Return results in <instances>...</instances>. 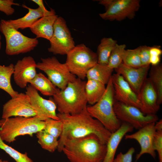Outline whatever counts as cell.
Returning <instances> with one entry per match:
<instances>
[{
    "label": "cell",
    "mask_w": 162,
    "mask_h": 162,
    "mask_svg": "<svg viewBox=\"0 0 162 162\" xmlns=\"http://www.w3.org/2000/svg\"><path fill=\"white\" fill-rule=\"evenodd\" d=\"M57 116L63 124L62 131L58 140L57 149L59 152H62L63 144L67 140L94 134L103 143L106 144L111 134L99 121L90 116L86 107L77 114L58 113Z\"/></svg>",
    "instance_id": "6da1fadb"
},
{
    "label": "cell",
    "mask_w": 162,
    "mask_h": 162,
    "mask_svg": "<svg viewBox=\"0 0 162 162\" xmlns=\"http://www.w3.org/2000/svg\"><path fill=\"white\" fill-rule=\"evenodd\" d=\"M70 162H102L106 145L95 135L66 140L62 149Z\"/></svg>",
    "instance_id": "7a4b0ae2"
},
{
    "label": "cell",
    "mask_w": 162,
    "mask_h": 162,
    "mask_svg": "<svg viewBox=\"0 0 162 162\" xmlns=\"http://www.w3.org/2000/svg\"><path fill=\"white\" fill-rule=\"evenodd\" d=\"M86 81L76 78L63 90L58 89L51 98L61 114L79 113L86 107L88 103L85 87Z\"/></svg>",
    "instance_id": "3957f363"
},
{
    "label": "cell",
    "mask_w": 162,
    "mask_h": 162,
    "mask_svg": "<svg viewBox=\"0 0 162 162\" xmlns=\"http://www.w3.org/2000/svg\"><path fill=\"white\" fill-rule=\"evenodd\" d=\"M44 121L36 116H16L0 120V136L4 142L10 143L20 136H33L34 134L43 130Z\"/></svg>",
    "instance_id": "277c9868"
},
{
    "label": "cell",
    "mask_w": 162,
    "mask_h": 162,
    "mask_svg": "<svg viewBox=\"0 0 162 162\" xmlns=\"http://www.w3.org/2000/svg\"><path fill=\"white\" fill-rule=\"evenodd\" d=\"M115 100L111 77L107 84L104 94L99 100L95 104L86 107L90 116L99 121L111 133L116 130L122 124L114 111Z\"/></svg>",
    "instance_id": "5b68a950"
},
{
    "label": "cell",
    "mask_w": 162,
    "mask_h": 162,
    "mask_svg": "<svg viewBox=\"0 0 162 162\" xmlns=\"http://www.w3.org/2000/svg\"><path fill=\"white\" fill-rule=\"evenodd\" d=\"M66 55L65 63L70 72L82 80L88 70L98 63L97 53L84 44L75 46Z\"/></svg>",
    "instance_id": "8992f818"
},
{
    "label": "cell",
    "mask_w": 162,
    "mask_h": 162,
    "mask_svg": "<svg viewBox=\"0 0 162 162\" xmlns=\"http://www.w3.org/2000/svg\"><path fill=\"white\" fill-rule=\"evenodd\" d=\"M0 31L5 37V52L9 56L30 52L33 50L38 44L37 38H30L24 35L10 25L7 20H1Z\"/></svg>",
    "instance_id": "52a82bcc"
},
{
    "label": "cell",
    "mask_w": 162,
    "mask_h": 162,
    "mask_svg": "<svg viewBox=\"0 0 162 162\" xmlns=\"http://www.w3.org/2000/svg\"><path fill=\"white\" fill-rule=\"evenodd\" d=\"M40 60V62L37 63V68L45 73L58 89H64L69 83L76 79V76L70 72L66 64L61 63L55 56L41 58Z\"/></svg>",
    "instance_id": "ba28073f"
},
{
    "label": "cell",
    "mask_w": 162,
    "mask_h": 162,
    "mask_svg": "<svg viewBox=\"0 0 162 162\" xmlns=\"http://www.w3.org/2000/svg\"><path fill=\"white\" fill-rule=\"evenodd\" d=\"M113 108L115 114L120 121L139 130L159 120L156 114H146L138 108L127 105L115 100Z\"/></svg>",
    "instance_id": "9c48e42d"
},
{
    "label": "cell",
    "mask_w": 162,
    "mask_h": 162,
    "mask_svg": "<svg viewBox=\"0 0 162 162\" xmlns=\"http://www.w3.org/2000/svg\"><path fill=\"white\" fill-rule=\"evenodd\" d=\"M49 41L50 46L48 51L54 55H67L75 46L70 32L62 17L58 16L56 20L53 33Z\"/></svg>",
    "instance_id": "30bf717a"
},
{
    "label": "cell",
    "mask_w": 162,
    "mask_h": 162,
    "mask_svg": "<svg viewBox=\"0 0 162 162\" xmlns=\"http://www.w3.org/2000/svg\"><path fill=\"white\" fill-rule=\"evenodd\" d=\"M140 7L139 0H114L105 12L99 15L103 19L110 21L132 19Z\"/></svg>",
    "instance_id": "8fae6325"
},
{
    "label": "cell",
    "mask_w": 162,
    "mask_h": 162,
    "mask_svg": "<svg viewBox=\"0 0 162 162\" xmlns=\"http://www.w3.org/2000/svg\"><path fill=\"white\" fill-rule=\"evenodd\" d=\"M26 89V93L29 98L31 105L36 112V116L40 120L45 121L48 118L60 120L56 113V105L51 97L48 100L43 98L30 84Z\"/></svg>",
    "instance_id": "7c38bea8"
},
{
    "label": "cell",
    "mask_w": 162,
    "mask_h": 162,
    "mask_svg": "<svg viewBox=\"0 0 162 162\" xmlns=\"http://www.w3.org/2000/svg\"><path fill=\"white\" fill-rule=\"evenodd\" d=\"M36 116V112L31 105L29 98L26 93H19L16 97L11 98L3 106L2 119L13 116Z\"/></svg>",
    "instance_id": "4fadbf2b"
},
{
    "label": "cell",
    "mask_w": 162,
    "mask_h": 162,
    "mask_svg": "<svg viewBox=\"0 0 162 162\" xmlns=\"http://www.w3.org/2000/svg\"><path fill=\"white\" fill-rule=\"evenodd\" d=\"M112 79L115 100L140 110L141 105L138 95L133 91L123 76L116 73L112 74Z\"/></svg>",
    "instance_id": "5bb4252c"
},
{
    "label": "cell",
    "mask_w": 162,
    "mask_h": 162,
    "mask_svg": "<svg viewBox=\"0 0 162 162\" xmlns=\"http://www.w3.org/2000/svg\"><path fill=\"white\" fill-rule=\"evenodd\" d=\"M155 123L148 124L136 132L130 134H127L124 136L126 139L136 140L140 145L141 149L136 155V161L145 154H149L155 159L156 153L153 147L154 137L156 131L154 127Z\"/></svg>",
    "instance_id": "9a60e30c"
},
{
    "label": "cell",
    "mask_w": 162,
    "mask_h": 162,
    "mask_svg": "<svg viewBox=\"0 0 162 162\" xmlns=\"http://www.w3.org/2000/svg\"><path fill=\"white\" fill-rule=\"evenodd\" d=\"M36 68L37 63L31 56L18 60L14 65L13 74L16 84L21 88H26L36 75Z\"/></svg>",
    "instance_id": "2e32d148"
},
{
    "label": "cell",
    "mask_w": 162,
    "mask_h": 162,
    "mask_svg": "<svg viewBox=\"0 0 162 162\" xmlns=\"http://www.w3.org/2000/svg\"><path fill=\"white\" fill-rule=\"evenodd\" d=\"M150 66L134 68L122 63L115 69L116 73L123 76L133 91L137 95L145 80L147 78Z\"/></svg>",
    "instance_id": "e0dca14e"
},
{
    "label": "cell",
    "mask_w": 162,
    "mask_h": 162,
    "mask_svg": "<svg viewBox=\"0 0 162 162\" xmlns=\"http://www.w3.org/2000/svg\"><path fill=\"white\" fill-rule=\"evenodd\" d=\"M138 96L141 111L146 114H156L160 109L157 93L151 81L147 78L143 82Z\"/></svg>",
    "instance_id": "ac0fdd59"
},
{
    "label": "cell",
    "mask_w": 162,
    "mask_h": 162,
    "mask_svg": "<svg viewBox=\"0 0 162 162\" xmlns=\"http://www.w3.org/2000/svg\"><path fill=\"white\" fill-rule=\"evenodd\" d=\"M134 129L129 124L123 122L116 130L111 133L106 144V154L102 162H113L121 140L127 133L132 131Z\"/></svg>",
    "instance_id": "d6986e66"
},
{
    "label": "cell",
    "mask_w": 162,
    "mask_h": 162,
    "mask_svg": "<svg viewBox=\"0 0 162 162\" xmlns=\"http://www.w3.org/2000/svg\"><path fill=\"white\" fill-rule=\"evenodd\" d=\"M58 17L56 14L44 16L38 19L29 28L37 39L42 38L49 41L52 36L54 25Z\"/></svg>",
    "instance_id": "ffe728a7"
},
{
    "label": "cell",
    "mask_w": 162,
    "mask_h": 162,
    "mask_svg": "<svg viewBox=\"0 0 162 162\" xmlns=\"http://www.w3.org/2000/svg\"><path fill=\"white\" fill-rule=\"evenodd\" d=\"M22 6L28 10L26 15L16 19L7 20L10 25L18 30L19 29L22 30L29 28L38 19L44 16L43 10L39 7L36 8H32L23 4Z\"/></svg>",
    "instance_id": "44dd1931"
},
{
    "label": "cell",
    "mask_w": 162,
    "mask_h": 162,
    "mask_svg": "<svg viewBox=\"0 0 162 162\" xmlns=\"http://www.w3.org/2000/svg\"><path fill=\"white\" fill-rule=\"evenodd\" d=\"M29 83L37 90L45 96L52 97L59 89L47 77L41 72L37 73Z\"/></svg>",
    "instance_id": "7402d4cb"
},
{
    "label": "cell",
    "mask_w": 162,
    "mask_h": 162,
    "mask_svg": "<svg viewBox=\"0 0 162 162\" xmlns=\"http://www.w3.org/2000/svg\"><path fill=\"white\" fill-rule=\"evenodd\" d=\"M106 89L105 85L99 82L87 80L85 91L87 103L90 105L98 102L104 94Z\"/></svg>",
    "instance_id": "603a6c76"
},
{
    "label": "cell",
    "mask_w": 162,
    "mask_h": 162,
    "mask_svg": "<svg viewBox=\"0 0 162 162\" xmlns=\"http://www.w3.org/2000/svg\"><path fill=\"white\" fill-rule=\"evenodd\" d=\"M113 70L107 65L97 63L88 70L86 77L87 80H94L107 85L112 76Z\"/></svg>",
    "instance_id": "cb8c5ba5"
},
{
    "label": "cell",
    "mask_w": 162,
    "mask_h": 162,
    "mask_svg": "<svg viewBox=\"0 0 162 162\" xmlns=\"http://www.w3.org/2000/svg\"><path fill=\"white\" fill-rule=\"evenodd\" d=\"M14 65L10 64L5 66L0 65V89L8 94L11 98L16 97L19 93L13 88L11 82V77L13 74Z\"/></svg>",
    "instance_id": "d4e9b609"
},
{
    "label": "cell",
    "mask_w": 162,
    "mask_h": 162,
    "mask_svg": "<svg viewBox=\"0 0 162 162\" xmlns=\"http://www.w3.org/2000/svg\"><path fill=\"white\" fill-rule=\"evenodd\" d=\"M117 44L116 40L111 38L105 37L101 39L96 53L98 58V63L107 65L111 52Z\"/></svg>",
    "instance_id": "484cf974"
},
{
    "label": "cell",
    "mask_w": 162,
    "mask_h": 162,
    "mask_svg": "<svg viewBox=\"0 0 162 162\" xmlns=\"http://www.w3.org/2000/svg\"><path fill=\"white\" fill-rule=\"evenodd\" d=\"M158 96V103L159 105L162 103V65L159 64L152 65L149 72V77Z\"/></svg>",
    "instance_id": "4316f807"
},
{
    "label": "cell",
    "mask_w": 162,
    "mask_h": 162,
    "mask_svg": "<svg viewBox=\"0 0 162 162\" xmlns=\"http://www.w3.org/2000/svg\"><path fill=\"white\" fill-rule=\"evenodd\" d=\"M36 136L38 143L44 149L53 153L57 149L58 144L57 139L44 130L38 132Z\"/></svg>",
    "instance_id": "83f0119b"
},
{
    "label": "cell",
    "mask_w": 162,
    "mask_h": 162,
    "mask_svg": "<svg viewBox=\"0 0 162 162\" xmlns=\"http://www.w3.org/2000/svg\"><path fill=\"white\" fill-rule=\"evenodd\" d=\"M126 47L124 44L116 45L110 56L107 65L114 70L122 63L123 57Z\"/></svg>",
    "instance_id": "f1b7e54d"
},
{
    "label": "cell",
    "mask_w": 162,
    "mask_h": 162,
    "mask_svg": "<svg viewBox=\"0 0 162 162\" xmlns=\"http://www.w3.org/2000/svg\"><path fill=\"white\" fill-rule=\"evenodd\" d=\"M140 46L133 49L125 50L122 63L128 66L138 68L142 67L140 57Z\"/></svg>",
    "instance_id": "f546056e"
},
{
    "label": "cell",
    "mask_w": 162,
    "mask_h": 162,
    "mask_svg": "<svg viewBox=\"0 0 162 162\" xmlns=\"http://www.w3.org/2000/svg\"><path fill=\"white\" fill-rule=\"evenodd\" d=\"M0 149L3 150L16 162H34L29 158L26 152L21 153L11 146L6 144L0 136Z\"/></svg>",
    "instance_id": "4dcf8cb0"
},
{
    "label": "cell",
    "mask_w": 162,
    "mask_h": 162,
    "mask_svg": "<svg viewBox=\"0 0 162 162\" xmlns=\"http://www.w3.org/2000/svg\"><path fill=\"white\" fill-rule=\"evenodd\" d=\"M44 122V130L57 139L60 137L63 130V124L61 120L48 118Z\"/></svg>",
    "instance_id": "1f68e13d"
},
{
    "label": "cell",
    "mask_w": 162,
    "mask_h": 162,
    "mask_svg": "<svg viewBox=\"0 0 162 162\" xmlns=\"http://www.w3.org/2000/svg\"><path fill=\"white\" fill-rule=\"evenodd\" d=\"M153 147L158 153L159 162H162V130L156 131L154 135Z\"/></svg>",
    "instance_id": "d6a6232c"
},
{
    "label": "cell",
    "mask_w": 162,
    "mask_h": 162,
    "mask_svg": "<svg viewBox=\"0 0 162 162\" xmlns=\"http://www.w3.org/2000/svg\"><path fill=\"white\" fill-rule=\"evenodd\" d=\"M13 5L19 6L20 4L15 3L13 0H0V11L8 16L12 15L15 12L14 9L12 7Z\"/></svg>",
    "instance_id": "836d02e7"
},
{
    "label": "cell",
    "mask_w": 162,
    "mask_h": 162,
    "mask_svg": "<svg viewBox=\"0 0 162 162\" xmlns=\"http://www.w3.org/2000/svg\"><path fill=\"white\" fill-rule=\"evenodd\" d=\"M140 47L139 55L142 67L150 66V50L151 47L146 45L140 46Z\"/></svg>",
    "instance_id": "e575fe53"
},
{
    "label": "cell",
    "mask_w": 162,
    "mask_h": 162,
    "mask_svg": "<svg viewBox=\"0 0 162 162\" xmlns=\"http://www.w3.org/2000/svg\"><path fill=\"white\" fill-rule=\"evenodd\" d=\"M135 152L134 148L131 147L125 153L120 152L114 158L113 162H132L133 155Z\"/></svg>",
    "instance_id": "d590c367"
},
{
    "label": "cell",
    "mask_w": 162,
    "mask_h": 162,
    "mask_svg": "<svg viewBox=\"0 0 162 162\" xmlns=\"http://www.w3.org/2000/svg\"><path fill=\"white\" fill-rule=\"evenodd\" d=\"M32 1L36 4L43 10L44 16L56 14L54 9L51 8L50 10H47L45 7L43 1L42 0H32Z\"/></svg>",
    "instance_id": "8d00e7d4"
},
{
    "label": "cell",
    "mask_w": 162,
    "mask_h": 162,
    "mask_svg": "<svg viewBox=\"0 0 162 162\" xmlns=\"http://www.w3.org/2000/svg\"><path fill=\"white\" fill-rule=\"evenodd\" d=\"M162 53V50L160 46H155L151 47L150 50V56H160Z\"/></svg>",
    "instance_id": "74e56055"
},
{
    "label": "cell",
    "mask_w": 162,
    "mask_h": 162,
    "mask_svg": "<svg viewBox=\"0 0 162 162\" xmlns=\"http://www.w3.org/2000/svg\"><path fill=\"white\" fill-rule=\"evenodd\" d=\"M160 56H150V63L152 65H156L160 64Z\"/></svg>",
    "instance_id": "f35d334b"
},
{
    "label": "cell",
    "mask_w": 162,
    "mask_h": 162,
    "mask_svg": "<svg viewBox=\"0 0 162 162\" xmlns=\"http://www.w3.org/2000/svg\"><path fill=\"white\" fill-rule=\"evenodd\" d=\"M113 0H99V4L104 6L106 10L112 4Z\"/></svg>",
    "instance_id": "ab89813d"
},
{
    "label": "cell",
    "mask_w": 162,
    "mask_h": 162,
    "mask_svg": "<svg viewBox=\"0 0 162 162\" xmlns=\"http://www.w3.org/2000/svg\"><path fill=\"white\" fill-rule=\"evenodd\" d=\"M154 127L156 131L162 130V120H159L155 124Z\"/></svg>",
    "instance_id": "60d3db41"
},
{
    "label": "cell",
    "mask_w": 162,
    "mask_h": 162,
    "mask_svg": "<svg viewBox=\"0 0 162 162\" xmlns=\"http://www.w3.org/2000/svg\"><path fill=\"white\" fill-rule=\"evenodd\" d=\"M1 39H2V37L1 34H0V50L1 49V47H2V42H1Z\"/></svg>",
    "instance_id": "b9f144b4"
},
{
    "label": "cell",
    "mask_w": 162,
    "mask_h": 162,
    "mask_svg": "<svg viewBox=\"0 0 162 162\" xmlns=\"http://www.w3.org/2000/svg\"><path fill=\"white\" fill-rule=\"evenodd\" d=\"M0 162H9L8 160H3L2 159H0Z\"/></svg>",
    "instance_id": "7bdbcfd3"
}]
</instances>
